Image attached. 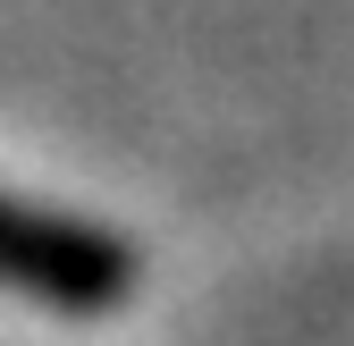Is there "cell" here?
I'll return each mask as SVG.
<instances>
[{
  "label": "cell",
  "mask_w": 354,
  "mask_h": 346,
  "mask_svg": "<svg viewBox=\"0 0 354 346\" xmlns=\"http://www.w3.org/2000/svg\"><path fill=\"white\" fill-rule=\"evenodd\" d=\"M0 287L34 295V304H59V313H110L136 295V245L0 194Z\"/></svg>",
  "instance_id": "obj_1"
}]
</instances>
